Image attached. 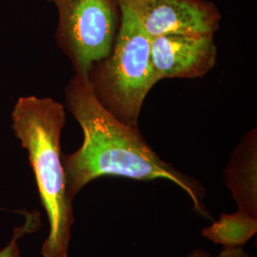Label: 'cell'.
<instances>
[{
	"label": "cell",
	"mask_w": 257,
	"mask_h": 257,
	"mask_svg": "<svg viewBox=\"0 0 257 257\" xmlns=\"http://www.w3.org/2000/svg\"><path fill=\"white\" fill-rule=\"evenodd\" d=\"M65 106L83 132L81 147L63 156L67 193L71 199L92 180L120 176L139 181L166 179L182 189L195 211L211 218L203 205L201 184L163 161L148 145L138 127L117 119L97 100L88 75L74 74L65 89Z\"/></svg>",
	"instance_id": "1"
},
{
	"label": "cell",
	"mask_w": 257,
	"mask_h": 257,
	"mask_svg": "<svg viewBox=\"0 0 257 257\" xmlns=\"http://www.w3.org/2000/svg\"><path fill=\"white\" fill-rule=\"evenodd\" d=\"M65 106L50 97L21 96L12 112V127L27 150L40 201L49 220L43 257H68L74 211L67 193L60 138Z\"/></svg>",
	"instance_id": "2"
},
{
	"label": "cell",
	"mask_w": 257,
	"mask_h": 257,
	"mask_svg": "<svg viewBox=\"0 0 257 257\" xmlns=\"http://www.w3.org/2000/svg\"><path fill=\"white\" fill-rule=\"evenodd\" d=\"M112 50L88 74L97 100L117 119L138 127L143 103L158 82L151 59V40L138 21L121 11Z\"/></svg>",
	"instance_id": "3"
},
{
	"label": "cell",
	"mask_w": 257,
	"mask_h": 257,
	"mask_svg": "<svg viewBox=\"0 0 257 257\" xmlns=\"http://www.w3.org/2000/svg\"><path fill=\"white\" fill-rule=\"evenodd\" d=\"M58 11L55 38L74 74L88 75L110 55L119 30L116 0H55Z\"/></svg>",
	"instance_id": "4"
},
{
	"label": "cell",
	"mask_w": 257,
	"mask_h": 257,
	"mask_svg": "<svg viewBox=\"0 0 257 257\" xmlns=\"http://www.w3.org/2000/svg\"><path fill=\"white\" fill-rule=\"evenodd\" d=\"M151 38L170 35H214L220 27L216 5L206 0H116Z\"/></svg>",
	"instance_id": "5"
},
{
	"label": "cell",
	"mask_w": 257,
	"mask_h": 257,
	"mask_svg": "<svg viewBox=\"0 0 257 257\" xmlns=\"http://www.w3.org/2000/svg\"><path fill=\"white\" fill-rule=\"evenodd\" d=\"M214 35L170 34L151 40V59L158 81L198 78L216 64Z\"/></svg>",
	"instance_id": "6"
},
{
	"label": "cell",
	"mask_w": 257,
	"mask_h": 257,
	"mask_svg": "<svg viewBox=\"0 0 257 257\" xmlns=\"http://www.w3.org/2000/svg\"><path fill=\"white\" fill-rule=\"evenodd\" d=\"M226 182L238 211L257 218L256 130L241 140L226 171Z\"/></svg>",
	"instance_id": "7"
},
{
	"label": "cell",
	"mask_w": 257,
	"mask_h": 257,
	"mask_svg": "<svg viewBox=\"0 0 257 257\" xmlns=\"http://www.w3.org/2000/svg\"><path fill=\"white\" fill-rule=\"evenodd\" d=\"M256 231L257 218L237 211L222 213L218 220L202 230V236L225 248H235L246 244Z\"/></svg>",
	"instance_id": "8"
},
{
	"label": "cell",
	"mask_w": 257,
	"mask_h": 257,
	"mask_svg": "<svg viewBox=\"0 0 257 257\" xmlns=\"http://www.w3.org/2000/svg\"><path fill=\"white\" fill-rule=\"evenodd\" d=\"M25 222L23 225L14 229V234L9 244L0 250V257H19L20 249L19 247V239L25 234L37 231L41 226L40 214L37 211L33 212H24Z\"/></svg>",
	"instance_id": "9"
},
{
	"label": "cell",
	"mask_w": 257,
	"mask_h": 257,
	"mask_svg": "<svg viewBox=\"0 0 257 257\" xmlns=\"http://www.w3.org/2000/svg\"><path fill=\"white\" fill-rule=\"evenodd\" d=\"M217 257H250L240 247L225 248Z\"/></svg>",
	"instance_id": "10"
},
{
	"label": "cell",
	"mask_w": 257,
	"mask_h": 257,
	"mask_svg": "<svg viewBox=\"0 0 257 257\" xmlns=\"http://www.w3.org/2000/svg\"><path fill=\"white\" fill-rule=\"evenodd\" d=\"M186 257H210V254L203 249H195Z\"/></svg>",
	"instance_id": "11"
},
{
	"label": "cell",
	"mask_w": 257,
	"mask_h": 257,
	"mask_svg": "<svg viewBox=\"0 0 257 257\" xmlns=\"http://www.w3.org/2000/svg\"><path fill=\"white\" fill-rule=\"evenodd\" d=\"M49 1H51V2H55V0H49Z\"/></svg>",
	"instance_id": "12"
}]
</instances>
